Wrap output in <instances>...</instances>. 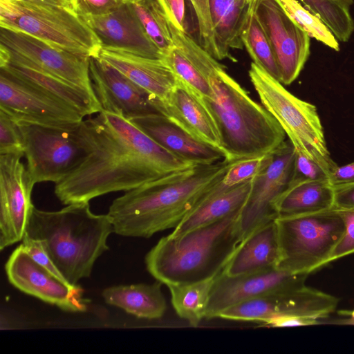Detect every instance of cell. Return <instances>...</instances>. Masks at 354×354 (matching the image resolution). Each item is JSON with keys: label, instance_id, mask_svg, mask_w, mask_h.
Listing matches in <instances>:
<instances>
[{"label": "cell", "instance_id": "cell-1", "mask_svg": "<svg viewBox=\"0 0 354 354\" xmlns=\"http://www.w3.org/2000/svg\"><path fill=\"white\" fill-rule=\"evenodd\" d=\"M78 131L87 151L84 160L55 184L64 205L89 202L194 165L171 153L131 120L102 111L83 120Z\"/></svg>", "mask_w": 354, "mask_h": 354}, {"label": "cell", "instance_id": "cell-2", "mask_svg": "<svg viewBox=\"0 0 354 354\" xmlns=\"http://www.w3.org/2000/svg\"><path fill=\"white\" fill-rule=\"evenodd\" d=\"M234 161L194 165L125 192L107 213L114 232L149 238L175 228L210 195Z\"/></svg>", "mask_w": 354, "mask_h": 354}, {"label": "cell", "instance_id": "cell-3", "mask_svg": "<svg viewBox=\"0 0 354 354\" xmlns=\"http://www.w3.org/2000/svg\"><path fill=\"white\" fill-rule=\"evenodd\" d=\"M114 232L108 214H95L88 202L66 205L58 211L33 207L26 236L39 240L71 286L89 277L95 261L109 249Z\"/></svg>", "mask_w": 354, "mask_h": 354}, {"label": "cell", "instance_id": "cell-4", "mask_svg": "<svg viewBox=\"0 0 354 354\" xmlns=\"http://www.w3.org/2000/svg\"><path fill=\"white\" fill-rule=\"evenodd\" d=\"M242 208L180 236L161 238L145 257L148 272L166 286L218 276L242 241L239 226Z\"/></svg>", "mask_w": 354, "mask_h": 354}, {"label": "cell", "instance_id": "cell-5", "mask_svg": "<svg viewBox=\"0 0 354 354\" xmlns=\"http://www.w3.org/2000/svg\"><path fill=\"white\" fill-rule=\"evenodd\" d=\"M212 97L204 99L219 129L227 160L271 153L286 141L272 114L223 69L212 76Z\"/></svg>", "mask_w": 354, "mask_h": 354}, {"label": "cell", "instance_id": "cell-6", "mask_svg": "<svg viewBox=\"0 0 354 354\" xmlns=\"http://www.w3.org/2000/svg\"><path fill=\"white\" fill-rule=\"evenodd\" d=\"M248 74L261 104L278 122L295 151L330 174L337 165L328 149L316 106L292 95L281 82L254 62Z\"/></svg>", "mask_w": 354, "mask_h": 354}, {"label": "cell", "instance_id": "cell-7", "mask_svg": "<svg viewBox=\"0 0 354 354\" xmlns=\"http://www.w3.org/2000/svg\"><path fill=\"white\" fill-rule=\"evenodd\" d=\"M0 27L88 57H97L102 47L77 12L64 7L0 0Z\"/></svg>", "mask_w": 354, "mask_h": 354}, {"label": "cell", "instance_id": "cell-8", "mask_svg": "<svg viewBox=\"0 0 354 354\" xmlns=\"http://www.w3.org/2000/svg\"><path fill=\"white\" fill-rule=\"evenodd\" d=\"M279 259L276 268L292 274H309L328 263L345 231L340 213L332 208L297 216H278Z\"/></svg>", "mask_w": 354, "mask_h": 354}, {"label": "cell", "instance_id": "cell-9", "mask_svg": "<svg viewBox=\"0 0 354 354\" xmlns=\"http://www.w3.org/2000/svg\"><path fill=\"white\" fill-rule=\"evenodd\" d=\"M27 169L35 184L63 180L85 158L78 124L55 127L19 121Z\"/></svg>", "mask_w": 354, "mask_h": 354}, {"label": "cell", "instance_id": "cell-10", "mask_svg": "<svg viewBox=\"0 0 354 354\" xmlns=\"http://www.w3.org/2000/svg\"><path fill=\"white\" fill-rule=\"evenodd\" d=\"M0 110L17 122L68 127L84 116L62 99L3 69L0 71Z\"/></svg>", "mask_w": 354, "mask_h": 354}, {"label": "cell", "instance_id": "cell-11", "mask_svg": "<svg viewBox=\"0 0 354 354\" xmlns=\"http://www.w3.org/2000/svg\"><path fill=\"white\" fill-rule=\"evenodd\" d=\"M253 10L272 47L283 85L300 74L309 55L310 37L286 15L277 0H257Z\"/></svg>", "mask_w": 354, "mask_h": 354}, {"label": "cell", "instance_id": "cell-12", "mask_svg": "<svg viewBox=\"0 0 354 354\" xmlns=\"http://www.w3.org/2000/svg\"><path fill=\"white\" fill-rule=\"evenodd\" d=\"M338 299L306 286L279 291L234 306L232 314L237 321L264 324L280 317L322 319L336 309Z\"/></svg>", "mask_w": 354, "mask_h": 354}, {"label": "cell", "instance_id": "cell-13", "mask_svg": "<svg viewBox=\"0 0 354 354\" xmlns=\"http://www.w3.org/2000/svg\"><path fill=\"white\" fill-rule=\"evenodd\" d=\"M295 149L290 141L274 151L270 164L254 178L239 217L242 241L254 230L274 220V203L288 188L293 172Z\"/></svg>", "mask_w": 354, "mask_h": 354}, {"label": "cell", "instance_id": "cell-14", "mask_svg": "<svg viewBox=\"0 0 354 354\" xmlns=\"http://www.w3.org/2000/svg\"><path fill=\"white\" fill-rule=\"evenodd\" d=\"M24 154H0V250L23 239L32 210L35 185L21 161Z\"/></svg>", "mask_w": 354, "mask_h": 354}, {"label": "cell", "instance_id": "cell-15", "mask_svg": "<svg viewBox=\"0 0 354 354\" xmlns=\"http://www.w3.org/2000/svg\"><path fill=\"white\" fill-rule=\"evenodd\" d=\"M0 44L41 69L97 97L90 76L89 58L53 46L25 33L0 29Z\"/></svg>", "mask_w": 354, "mask_h": 354}, {"label": "cell", "instance_id": "cell-16", "mask_svg": "<svg viewBox=\"0 0 354 354\" xmlns=\"http://www.w3.org/2000/svg\"><path fill=\"white\" fill-rule=\"evenodd\" d=\"M10 283L21 291L71 312L87 309L83 290L68 285L37 263L19 245L6 265Z\"/></svg>", "mask_w": 354, "mask_h": 354}, {"label": "cell", "instance_id": "cell-17", "mask_svg": "<svg viewBox=\"0 0 354 354\" xmlns=\"http://www.w3.org/2000/svg\"><path fill=\"white\" fill-rule=\"evenodd\" d=\"M308 275L277 268L236 276L223 271L215 279L205 319L219 317L227 308L256 297L303 286Z\"/></svg>", "mask_w": 354, "mask_h": 354}, {"label": "cell", "instance_id": "cell-18", "mask_svg": "<svg viewBox=\"0 0 354 354\" xmlns=\"http://www.w3.org/2000/svg\"><path fill=\"white\" fill-rule=\"evenodd\" d=\"M90 76L102 111L128 120L158 113L151 95L124 73L99 57L89 58Z\"/></svg>", "mask_w": 354, "mask_h": 354}, {"label": "cell", "instance_id": "cell-19", "mask_svg": "<svg viewBox=\"0 0 354 354\" xmlns=\"http://www.w3.org/2000/svg\"><path fill=\"white\" fill-rule=\"evenodd\" d=\"M80 16L95 34L102 47L163 59V53L149 37L128 1L104 15Z\"/></svg>", "mask_w": 354, "mask_h": 354}, {"label": "cell", "instance_id": "cell-20", "mask_svg": "<svg viewBox=\"0 0 354 354\" xmlns=\"http://www.w3.org/2000/svg\"><path fill=\"white\" fill-rule=\"evenodd\" d=\"M162 114L198 140L221 151L227 160L217 123L203 97L178 80L163 100L152 99Z\"/></svg>", "mask_w": 354, "mask_h": 354}, {"label": "cell", "instance_id": "cell-21", "mask_svg": "<svg viewBox=\"0 0 354 354\" xmlns=\"http://www.w3.org/2000/svg\"><path fill=\"white\" fill-rule=\"evenodd\" d=\"M131 121L167 151L192 164L209 165L225 159L221 151L195 138L162 114H149Z\"/></svg>", "mask_w": 354, "mask_h": 354}, {"label": "cell", "instance_id": "cell-22", "mask_svg": "<svg viewBox=\"0 0 354 354\" xmlns=\"http://www.w3.org/2000/svg\"><path fill=\"white\" fill-rule=\"evenodd\" d=\"M0 68L62 99L84 117L102 111L97 98L86 90L41 69L1 44Z\"/></svg>", "mask_w": 354, "mask_h": 354}, {"label": "cell", "instance_id": "cell-23", "mask_svg": "<svg viewBox=\"0 0 354 354\" xmlns=\"http://www.w3.org/2000/svg\"><path fill=\"white\" fill-rule=\"evenodd\" d=\"M147 91L152 99L163 100L178 83L174 71L162 59L101 47L98 56Z\"/></svg>", "mask_w": 354, "mask_h": 354}, {"label": "cell", "instance_id": "cell-24", "mask_svg": "<svg viewBox=\"0 0 354 354\" xmlns=\"http://www.w3.org/2000/svg\"><path fill=\"white\" fill-rule=\"evenodd\" d=\"M279 259L274 220L254 230L240 243L223 272L230 276L276 268Z\"/></svg>", "mask_w": 354, "mask_h": 354}, {"label": "cell", "instance_id": "cell-25", "mask_svg": "<svg viewBox=\"0 0 354 354\" xmlns=\"http://www.w3.org/2000/svg\"><path fill=\"white\" fill-rule=\"evenodd\" d=\"M254 178L232 187H226L221 182L210 195L170 234L177 236L196 227L216 222L242 208L252 187Z\"/></svg>", "mask_w": 354, "mask_h": 354}, {"label": "cell", "instance_id": "cell-26", "mask_svg": "<svg viewBox=\"0 0 354 354\" xmlns=\"http://www.w3.org/2000/svg\"><path fill=\"white\" fill-rule=\"evenodd\" d=\"M162 284L137 283L109 287L102 293L106 303L123 309L138 318L159 319L167 309Z\"/></svg>", "mask_w": 354, "mask_h": 354}, {"label": "cell", "instance_id": "cell-27", "mask_svg": "<svg viewBox=\"0 0 354 354\" xmlns=\"http://www.w3.org/2000/svg\"><path fill=\"white\" fill-rule=\"evenodd\" d=\"M209 9L220 59L235 62L230 48H243L241 33L249 13L243 0H209Z\"/></svg>", "mask_w": 354, "mask_h": 354}, {"label": "cell", "instance_id": "cell-28", "mask_svg": "<svg viewBox=\"0 0 354 354\" xmlns=\"http://www.w3.org/2000/svg\"><path fill=\"white\" fill-rule=\"evenodd\" d=\"M333 188L328 181H304L288 185L274 203L278 216H297L333 208Z\"/></svg>", "mask_w": 354, "mask_h": 354}, {"label": "cell", "instance_id": "cell-29", "mask_svg": "<svg viewBox=\"0 0 354 354\" xmlns=\"http://www.w3.org/2000/svg\"><path fill=\"white\" fill-rule=\"evenodd\" d=\"M216 277L190 283L167 286L176 314L194 327L205 318L210 292Z\"/></svg>", "mask_w": 354, "mask_h": 354}, {"label": "cell", "instance_id": "cell-30", "mask_svg": "<svg viewBox=\"0 0 354 354\" xmlns=\"http://www.w3.org/2000/svg\"><path fill=\"white\" fill-rule=\"evenodd\" d=\"M146 33L165 55L174 47L168 18L159 0L128 1Z\"/></svg>", "mask_w": 354, "mask_h": 354}, {"label": "cell", "instance_id": "cell-31", "mask_svg": "<svg viewBox=\"0 0 354 354\" xmlns=\"http://www.w3.org/2000/svg\"><path fill=\"white\" fill-rule=\"evenodd\" d=\"M241 39L253 62L280 82V74L272 47L253 10H249Z\"/></svg>", "mask_w": 354, "mask_h": 354}, {"label": "cell", "instance_id": "cell-32", "mask_svg": "<svg viewBox=\"0 0 354 354\" xmlns=\"http://www.w3.org/2000/svg\"><path fill=\"white\" fill-rule=\"evenodd\" d=\"M318 16L340 41H348L354 31V21L347 8L335 0H300Z\"/></svg>", "mask_w": 354, "mask_h": 354}, {"label": "cell", "instance_id": "cell-33", "mask_svg": "<svg viewBox=\"0 0 354 354\" xmlns=\"http://www.w3.org/2000/svg\"><path fill=\"white\" fill-rule=\"evenodd\" d=\"M288 17L308 35L335 51L339 50L337 38L321 20L297 0H277Z\"/></svg>", "mask_w": 354, "mask_h": 354}, {"label": "cell", "instance_id": "cell-34", "mask_svg": "<svg viewBox=\"0 0 354 354\" xmlns=\"http://www.w3.org/2000/svg\"><path fill=\"white\" fill-rule=\"evenodd\" d=\"M175 48L178 50L207 79L225 68L201 44L186 32L178 29L168 19Z\"/></svg>", "mask_w": 354, "mask_h": 354}, {"label": "cell", "instance_id": "cell-35", "mask_svg": "<svg viewBox=\"0 0 354 354\" xmlns=\"http://www.w3.org/2000/svg\"><path fill=\"white\" fill-rule=\"evenodd\" d=\"M163 59L178 80L204 99H210L213 91L205 77L175 46L164 55Z\"/></svg>", "mask_w": 354, "mask_h": 354}, {"label": "cell", "instance_id": "cell-36", "mask_svg": "<svg viewBox=\"0 0 354 354\" xmlns=\"http://www.w3.org/2000/svg\"><path fill=\"white\" fill-rule=\"evenodd\" d=\"M273 152L234 160L222 183L226 187H232L254 178L270 164Z\"/></svg>", "mask_w": 354, "mask_h": 354}, {"label": "cell", "instance_id": "cell-37", "mask_svg": "<svg viewBox=\"0 0 354 354\" xmlns=\"http://www.w3.org/2000/svg\"><path fill=\"white\" fill-rule=\"evenodd\" d=\"M189 1L196 16L201 45L212 57L221 60L209 13V0Z\"/></svg>", "mask_w": 354, "mask_h": 354}, {"label": "cell", "instance_id": "cell-38", "mask_svg": "<svg viewBox=\"0 0 354 354\" xmlns=\"http://www.w3.org/2000/svg\"><path fill=\"white\" fill-rule=\"evenodd\" d=\"M24 155L23 137L18 122L0 110V154Z\"/></svg>", "mask_w": 354, "mask_h": 354}, {"label": "cell", "instance_id": "cell-39", "mask_svg": "<svg viewBox=\"0 0 354 354\" xmlns=\"http://www.w3.org/2000/svg\"><path fill=\"white\" fill-rule=\"evenodd\" d=\"M329 174L319 165L295 151L292 176L290 185L304 181H328Z\"/></svg>", "mask_w": 354, "mask_h": 354}, {"label": "cell", "instance_id": "cell-40", "mask_svg": "<svg viewBox=\"0 0 354 354\" xmlns=\"http://www.w3.org/2000/svg\"><path fill=\"white\" fill-rule=\"evenodd\" d=\"M337 210L344 220L345 231L334 248L328 263L354 253V209Z\"/></svg>", "mask_w": 354, "mask_h": 354}, {"label": "cell", "instance_id": "cell-41", "mask_svg": "<svg viewBox=\"0 0 354 354\" xmlns=\"http://www.w3.org/2000/svg\"><path fill=\"white\" fill-rule=\"evenodd\" d=\"M21 241L22 243L20 245L37 263L45 268L61 281L68 284L52 261L39 240L24 235Z\"/></svg>", "mask_w": 354, "mask_h": 354}, {"label": "cell", "instance_id": "cell-42", "mask_svg": "<svg viewBox=\"0 0 354 354\" xmlns=\"http://www.w3.org/2000/svg\"><path fill=\"white\" fill-rule=\"evenodd\" d=\"M122 1L121 0H75V10L79 15L106 14Z\"/></svg>", "mask_w": 354, "mask_h": 354}, {"label": "cell", "instance_id": "cell-43", "mask_svg": "<svg viewBox=\"0 0 354 354\" xmlns=\"http://www.w3.org/2000/svg\"><path fill=\"white\" fill-rule=\"evenodd\" d=\"M169 20L179 30L184 28L185 0H159Z\"/></svg>", "mask_w": 354, "mask_h": 354}, {"label": "cell", "instance_id": "cell-44", "mask_svg": "<svg viewBox=\"0 0 354 354\" xmlns=\"http://www.w3.org/2000/svg\"><path fill=\"white\" fill-rule=\"evenodd\" d=\"M333 188V208L337 209H354V183Z\"/></svg>", "mask_w": 354, "mask_h": 354}, {"label": "cell", "instance_id": "cell-45", "mask_svg": "<svg viewBox=\"0 0 354 354\" xmlns=\"http://www.w3.org/2000/svg\"><path fill=\"white\" fill-rule=\"evenodd\" d=\"M328 182L333 187L354 183V162L335 168Z\"/></svg>", "mask_w": 354, "mask_h": 354}, {"label": "cell", "instance_id": "cell-46", "mask_svg": "<svg viewBox=\"0 0 354 354\" xmlns=\"http://www.w3.org/2000/svg\"><path fill=\"white\" fill-rule=\"evenodd\" d=\"M319 324V319L313 318L280 317L272 319L263 326L267 327H287Z\"/></svg>", "mask_w": 354, "mask_h": 354}, {"label": "cell", "instance_id": "cell-47", "mask_svg": "<svg viewBox=\"0 0 354 354\" xmlns=\"http://www.w3.org/2000/svg\"><path fill=\"white\" fill-rule=\"evenodd\" d=\"M339 317L328 319V317L322 319L320 324H352L354 325V310H340L338 312Z\"/></svg>", "mask_w": 354, "mask_h": 354}, {"label": "cell", "instance_id": "cell-48", "mask_svg": "<svg viewBox=\"0 0 354 354\" xmlns=\"http://www.w3.org/2000/svg\"><path fill=\"white\" fill-rule=\"evenodd\" d=\"M37 4L67 8L75 10L74 0H22ZM76 11V10H75Z\"/></svg>", "mask_w": 354, "mask_h": 354}, {"label": "cell", "instance_id": "cell-49", "mask_svg": "<svg viewBox=\"0 0 354 354\" xmlns=\"http://www.w3.org/2000/svg\"><path fill=\"white\" fill-rule=\"evenodd\" d=\"M347 8H350L354 3V0H335Z\"/></svg>", "mask_w": 354, "mask_h": 354}, {"label": "cell", "instance_id": "cell-50", "mask_svg": "<svg viewBox=\"0 0 354 354\" xmlns=\"http://www.w3.org/2000/svg\"><path fill=\"white\" fill-rule=\"evenodd\" d=\"M248 6L249 8H250L257 0H243Z\"/></svg>", "mask_w": 354, "mask_h": 354}, {"label": "cell", "instance_id": "cell-51", "mask_svg": "<svg viewBox=\"0 0 354 354\" xmlns=\"http://www.w3.org/2000/svg\"><path fill=\"white\" fill-rule=\"evenodd\" d=\"M74 2H75V0H74Z\"/></svg>", "mask_w": 354, "mask_h": 354}, {"label": "cell", "instance_id": "cell-52", "mask_svg": "<svg viewBox=\"0 0 354 354\" xmlns=\"http://www.w3.org/2000/svg\"><path fill=\"white\" fill-rule=\"evenodd\" d=\"M121 1H127V0H121Z\"/></svg>", "mask_w": 354, "mask_h": 354}]
</instances>
